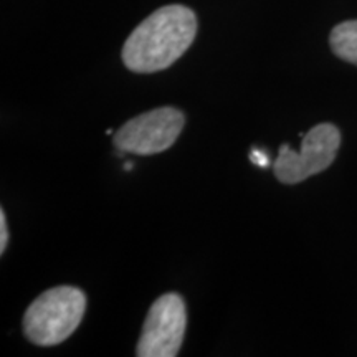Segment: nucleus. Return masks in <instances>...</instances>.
I'll list each match as a JSON object with an SVG mask.
<instances>
[{
    "instance_id": "5",
    "label": "nucleus",
    "mask_w": 357,
    "mask_h": 357,
    "mask_svg": "<svg viewBox=\"0 0 357 357\" xmlns=\"http://www.w3.org/2000/svg\"><path fill=\"white\" fill-rule=\"evenodd\" d=\"M187 312L184 300L176 293L158 298L142 326L136 354L139 357H174L184 341Z\"/></svg>"
},
{
    "instance_id": "4",
    "label": "nucleus",
    "mask_w": 357,
    "mask_h": 357,
    "mask_svg": "<svg viewBox=\"0 0 357 357\" xmlns=\"http://www.w3.org/2000/svg\"><path fill=\"white\" fill-rule=\"evenodd\" d=\"M185 118L176 108H158L129 119L113 137L119 153L151 155L169 149L184 128Z\"/></svg>"
},
{
    "instance_id": "8",
    "label": "nucleus",
    "mask_w": 357,
    "mask_h": 357,
    "mask_svg": "<svg viewBox=\"0 0 357 357\" xmlns=\"http://www.w3.org/2000/svg\"><path fill=\"white\" fill-rule=\"evenodd\" d=\"M8 242V229H7V218H6V212H0V253L6 252Z\"/></svg>"
},
{
    "instance_id": "9",
    "label": "nucleus",
    "mask_w": 357,
    "mask_h": 357,
    "mask_svg": "<svg viewBox=\"0 0 357 357\" xmlns=\"http://www.w3.org/2000/svg\"><path fill=\"white\" fill-rule=\"evenodd\" d=\"M124 169H126V171H131V169H132V162H126V164H124Z\"/></svg>"
},
{
    "instance_id": "2",
    "label": "nucleus",
    "mask_w": 357,
    "mask_h": 357,
    "mask_svg": "<svg viewBox=\"0 0 357 357\" xmlns=\"http://www.w3.org/2000/svg\"><path fill=\"white\" fill-rule=\"evenodd\" d=\"M86 311L79 288L56 287L40 294L24 316V333L37 346H56L77 331Z\"/></svg>"
},
{
    "instance_id": "7",
    "label": "nucleus",
    "mask_w": 357,
    "mask_h": 357,
    "mask_svg": "<svg viewBox=\"0 0 357 357\" xmlns=\"http://www.w3.org/2000/svg\"><path fill=\"white\" fill-rule=\"evenodd\" d=\"M250 160L258 167H268L270 166V158L265 151L261 149H252L250 151Z\"/></svg>"
},
{
    "instance_id": "3",
    "label": "nucleus",
    "mask_w": 357,
    "mask_h": 357,
    "mask_svg": "<svg viewBox=\"0 0 357 357\" xmlns=\"http://www.w3.org/2000/svg\"><path fill=\"white\" fill-rule=\"evenodd\" d=\"M341 146V132L334 124L323 123L303 136L301 149L293 151L281 144L273 162L275 176L283 184H298L328 169Z\"/></svg>"
},
{
    "instance_id": "6",
    "label": "nucleus",
    "mask_w": 357,
    "mask_h": 357,
    "mask_svg": "<svg viewBox=\"0 0 357 357\" xmlns=\"http://www.w3.org/2000/svg\"><path fill=\"white\" fill-rule=\"evenodd\" d=\"M329 43L334 55L357 65V20H347L334 26Z\"/></svg>"
},
{
    "instance_id": "1",
    "label": "nucleus",
    "mask_w": 357,
    "mask_h": 357,
    "mask_svg": "<svg viewBox=\"0 0 357 357\" xmlns=\"http://www.w3.org/2000/svg\"><path fill=\"white\" fill-rule=\"evenodd\" d=\"M195 33L197 19L189 7H160L128 37L123 47V63L134 73L166 70L184 55Z\"/></svg>"
}]
</instances>
